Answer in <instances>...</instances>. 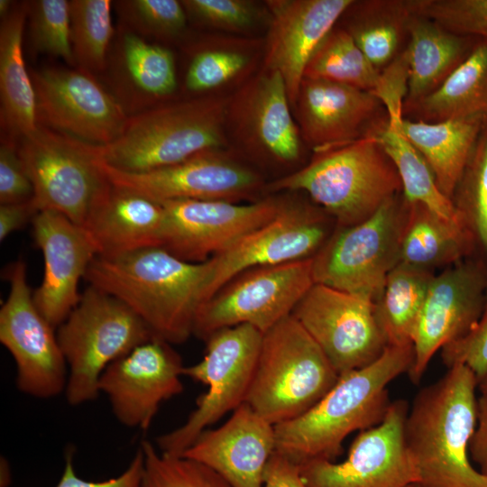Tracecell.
I'll use <instances>...</instances> for the list:
<instances>
[{"label": "cell", "mask_w": 487, "mask_h": 487, "mask_svg": "<svg viewBox=\"0 0 487 487\" xmlns=\"http://www.w3.org/2000/svg\"><path fill=\"white\" fill-rule=\"evenodd\" d=\"M208 272V260L189 262L162 247H147L97 255L85 280L126 304L156 337L176 345L194 334L207 302Z\"/></svg>", "instance_id": "6da1fadb"}, {"label": "cell", "mask_w": 487, "mask_h": 487, "mask_svg": "<svg viewBox=\"0 0 487 487\" xmlns=\"http://www.w3.org/2000/svg\"><path fill=\"white\" fill-rule=\"evenodd\" d=\"M422 388L409 409L405 441L418 487H487V476L470 461L477 424L478 381L463 364L447 368Z\"/></svg>", "instance_id": "7a4b0ae2"}, {"label": "cell", "mask_w": 487, "mask_h": 487, "mask_svg": "<svg viewBox=\"0 0 487 487\" xmlns=\"http://www.w3.org/2000/svg\"><path fill=\"white\" fill-rule=\"evenodd\" d=\"M413 360V345H388L373 363L340 376L311 409L274 426L276 450L299 465L317 459L334 461L351 433L382 421L391 404L387 386L408 372Z\"/></svg>", "instance_id": "3957f363"}, {"label": "cell", "mask_w": 487, "mask_h": 487, "mask_svg": "<svg viewBox=\"0 0 487 487\" xmlns=\"http://www.w3.org/2000/svg\"><path fill=\"white\" fill-rule=\"evenodd\" d=\"M270 192H305L338 228L359 224L402 193L398 171L367 135L318 152L302 168L265 185Z\"/></svg>", "instance_id": "277c9868"}, {"label": "cell", "mask_w": 487, "mask_h": 487, "mask_svg": "<svg viewBox=\"0 0 487 487\" xmlns=\"http://www.w3.org/2000/svg\"><path fill=\"white\" fill-rule=\"evenodd\" d=\"M226 106L220 97L204 96L128 116L115 140L95 145L96 157L114 169L139 173L174 165L205 151L219 150L226 142Z\"/></svg>", "instance_id": "5b68a950"}, {"label": "cell", "mask_w": 487, "mask_h": 487, "mask_svg": "<svg viewBox=\"0 0 487 487\" xmlns=\"http://www.w3.org/2000/svg\"><path fill=\"white\" fill-rule=\"evenodd\" d=\"M338 379L323 351L290 315L262 335L245 402L275 426L304 414Z\"/></svg>", "instance_id": "8992f818"}, {"label": "cell", "mask_w": 487, "mask_h": 487, "mask_svg": "<svg viewBox=\"0 0 487 487\" xmlns=\"http://www.w3.org/2000/svg\"><path fill=\"white\" fill-rule=\"evenodd\" d=\"M56 334L69 366L65 392L72 406L96 400L104 371L155 336L126 304L92 285Z\"/></svg>", "instance_id": "52a82bcc"}, {"label": "cell", "mask_w": 487, "mask_h": 487, "mask_svg": "<svg viewBox=\"0 0 487 487\" xmlns=\"http://www.w3.org/2000/svg\"><path fill=\"white\" fill-rule=\"evenodd\" d=\"M407 201L402 193L366 220L338 228L312 257L315 283L369 299L379 298L400 262Z\"/></svg>", "instance_id": "ba28073f"}, {"label": "cell", "mask_w": 487, "mask_h": 487, "mask_svg": "<svg viewBox=\"0 0 487 487\" xmlns=\"http://www.w3.org/2000/svg\"><path fill=\"white\" fill-rule=\"evenodd\" d=\"M262 335L243 324L217 330L205 339L203 359L184 367L183 375L206 385L207 391L198 398L183 425L158 437L161 452L181 455L207 427L245 402Z\"/></svg>", "instance_id": "9c48e42d"}, {"label": "cell", "mask_w": 487, "mask_h": 487, "mask_svg": "<svg viewBox=\"0 0 487 487\" xmlns=\"http://www.w3.org/2000/svg\"><path fill=\"white\" fill-rule=\"evenodd\" d=\"M18 152L33 187L35 207L56 211L83 226L111 185L95 145L39 124L21 139Z\"/></svg>", "instance_id": "30bf717a"}, {"label": "cell", "mask_w": 487, "mask_h": 487, "mask_svg": "<svg viewBox=\"0 0 487 487\" xmlns=\"http://www.w3.org/2000/svg\"><path fill=\"white\" fill-rule=\"evenodd\" d=\"M315 283L312 258L249 269L220 288L200 308L194 335L250 325L264 334L290 316Z\"/></svg>", "instance_id": "8fae6325"}, {"label": "cell", "mask_w": 487, "mask_h": 487, "mask_svg": "<svg viewBox=\"0 0 487 487\" xmlns=\"http://www.w3.org/2000/svg\"><path fill=\"white\" fill-rule=\"evenodd\" d=\"M5 279L10 289L0 308V342L15 362L16 386L32 397H56L66 390L68 374L55 328L34 304L26 263H11Z\"/></svg>", "instance_id": "7c38bea8"}, {"label": "cell", "mask_w": 487, "mask_h": 487, "mask_svg": "<svg viewBox=\"0 0 487 487\" xmlns=\"http://www.w3.org/2000/svg\"><path fill=\"white\" fill-rule=\"evenodd\" d=\"M291 316L339 377L373 363L388 346L372 301L324 284L314 283Z\"/></svg>", "instance_id": "4fadbf2b"}, {"label": "cell", "mask_w": 487, "mask_h": 487, "mask_svg": "<svg viewBox=\"0 0 487 487\" xmlns=\"http://www.w3.org/2000/svg\"><path fill=\"white\" fill-rule=\"evenodd\" d=\"M329 220L319 207L281 198L271 220L208 260L207 301L244 271L312 258L332 234Z\"/></svg>", "instance_id": "5bb4252c"}, {"label": "cell", "mask_w": 487, "mask_h": 487, "mask_svg": "<svg viewBox=\"0 0 487 487\" xmlns=\"http://www.w3.org/2000/svg\"><path fill=\"white\" fill-rule=\"evenodd\" d=\"M409 405L391 402L382 421L360 431L341 463L317 459L299 464L308 487H406L418 475L405 441Z\"/></svg>", "instance_id": "9a60e30c"}, {"label": "cell", "mask_w": 487, "mask_h": 487, "mask_svg": "<svg viewBox=\"0 0 487 487\" xmlns=\"http://www.w3.org/2000/svg\"><path fill=\"white\" fill-rule=\"evenodd\" d=\"M38 123L85 142L103 146L123 132L122 105L82 69L46 67L31 73Z\"/></svg>", "instance_id": "2e32d148"}, {"label": "cell", "mask_w": 487, "mask_h": 487, "mask_svg": "<svg viewBox=\"0 0 487 487\" xmlns=\"http://www.w3.org/2000/svg\"><path fill=\"white\" fill-rule=\"evenodd\" d=\"M220 150L205 151L174 165L139 173L121 171L97 159L111 184L159 203L171 200L240 203L265 188L256 171Z\"/></svg>", "instance_id": "e0dca14e"}, {"label": "cell", "mask_w": 487, "mask_h": 487, "mask_svg": "<svg viewBox=\"0 0 487 487\" xmlns=\"http://www.w3.org/2000/svg\"><path fill=\"white\" fill-rule=\"evenodd\" d=\"M487 268L471 256L433 276L412 339L414 360L408 373L417 384L435 354L465 335L482 310Z\"/></svg>", "instance_id": "ac0fdd59"}, {"label": "cell", "mask_w": 487, "mask_h": 487, "mask_svg": "<svg viewBox=\"0 0 487 487\" xmlns=\"http://www.w3.org/2000/svg\"><path fill=\"white\" fill-rule=\"evenodd\" d=\"M281 198L250 203L223 200L161 202L166 213L161 247L189 262H204L271 220Z\"/></svg>", "instance_id": "d6986e66"}, {"label": "cell", "mask_w": 487, "mask_h": 487, "mask_svg": "<svg viewBox=\"0 0 487 487\" xmlns=\"http://www.w3.org/2000/svg\"><path fill=\"white\" fill-rule=\"evenodd\" d=\"M184 367L171 345L154 336L112 363L98 389L108 397L121 424L146 430L160 405L183 391Z\"/></svg>", "instance_id": "ffe728a7"}, {"label": "cell", "mask_w": 487, "mask_h": 487, "mask_svg": "<svg viewBox=\"0 0 487 487\" xmlns=\"http://www.w3.org/2000/svg\"><path fill=\"white\" fill-rule=\"evenodd\" d=\"M280 74L262 70L226 106V125L248 152L281 165L298 161L302 137Z\"/></svg>", "instance_id": "44dd1931"}, {"label": "cell", "mask_w": 487, "mask_h": 487, "mask_svg": "<svg viewBox=\"0 0 487 487\" xmlns=\"http://www.w3.org/2000/svg\"><path fill=\"white\" fill-rule=\"evenodd\" d=\"M32 224L44 261L42 280L32 299L41 314L56 328L79 301V280L85 279L97 250L82 226L56 211H39Z\"/></svg>", "instance_id": "7402d4cb"}, {"label": "cell", "mask_w": 487, "mask_h": 487, "mask_svg": "<svg viewBox=\"0 0 487 487\" xmlns=\"http://www.w3.org/2000/svg\"><path fill=\"white\" fill-rule=\"evenodd\" d=\"M354 0H269L264 70L282 77L294 108L306 67Z\"/></svg>", "instance_id": "603a6c76"}, {"label": "cell", "mask_w": 487, "mask_h": 487, "mask_svg": "<svg viewBox=\"0 0 487 487\" xmlns=\"http://www.w3.org/2000/svg\"><path fill=\"white\" fill-rule=\"evenodd\" d=\"M293 109L302 140L314 152L367 136L388 118L372 92L308 78L301 81Z\"/></svg>", "instance_id": "cb8c5ba5"}, {"label": "cell", "mask_w": 487, "mask_h": 487, "mask_svg": "<svg viewBox=\"0 0 487 487\" xmlns=\"http://www.w3.org/2000/svg\"><path fill=\"white\" fill-rule=\"evenodd\" d=\"M275 450L274 426L244 402L221 427L202 432L181 455L207 466L231 487H263Z\"/></svg>", "instance_id": "d4e9b609"}, {"label": "cell", "mask_w": 487, "mask_h": 487, "mask_svg": "<svg viewBox=\"0 0 487 487\" xmlns=\"http://www.w3.org/2000/svg\"><path fill=\"white\" fill-rule=\"evenodd\" d=\"M166 213L162 204L110 185L83 228L97 255L114 256L147 247H161Z\"/></svg>", "instance_id": "484cf974"}, {"label": "cell", "mask_w": 487, "mask_h": 487, "mask_svg": "<svg viewBox=\"0 0 487 487\" xmlns=\"http://www.w3.org/2000/svg\"><path fill=\"white\" fill-rule=\"evenodd\" d=\"M27 2L14 5L1 19L0 100L5 137L22 139L39 127L36 95L23 52Z\"/></svg>", "instance_id": "4316f807"}, {"label": "cell", "mask_w": 487, "mask_h": 487, "mask_svg": "<svg viewBox=\"0 0 487 487\" xmlns=\"http://www.w3.org/2000/svg\"><path fill=\"white\" fill-rule=\"evenodd\" d=\"M408 93L404 104L436 90L468 56L478 38L454 33L433 20L411 14L408 22Z\"/></svg>", "instance_id": "83f0119b"}, {"label": "cell", "mask_w": 487, "mask_h": 487, "mask_svg": "<svg viewBox=\"0 0 487 487\" xmlns=\"http://www.w3.org/2000/svg\"><path fill=\"white\" fill-rule=\"evenodd\" d=\"M486 117L487 114L436 123L404 117L401 121L402 133L424 157L439 189L450 199Z\"/></svg>", "instance_id": "f1b7e54d"}, {"label": "cell", "mask_w": 487, "mask_h": 487, "mask_svg": "<svg viewBox=\"0 0 487 487\" xmlns=\"http://www.w3.org/2000/svg\"><path fill=\"white\" fill-rule=\"evenodd\" d=\"M487 114V40L477 39L468 56L433 92L403 104L402 115L427 123Z\"/></svg>", "instance_id": "f546056e"}, {"label": "cell", "mask_w": 487, "mask_h": 487, "mask_svg": "<svg viewBox=\"0 0 487 487\" xmlns=\"http://www.w3.org/2000/svg\"><path fill=\"white\" fill-rule=\"evenodd\" d=\"M473 253L472 239L461 221L447 220L423 204L407 201L400 263L436 273Z\"/></svg>", "instance_id": "4dcf8cb0"}, {"label": "cell", "mask_w": 487, "mask_h": 487, "mask_svg": "<svg viewBox=\"0 0 487 487\" xmlns=\"http://www.w3.org/2000/svg\"><path fill=\"white\" fill-rule=\"evenodd\" d=\"M403 117H388L372 135L394 164L402 185V195L410 203H420L450 221H461L453 201L439 189L429 165L400 129Z\"/></svg>", "instance_id": "1f68e13d"}, {"label": "cell", "mask_w": 487, "mask_h": 487, "mask_svg": "<svg viewBox=\"0 0 487 487\" xmlns=\"http://www.w3.org/2000/svg\"><path fill=\"white\" fill-rule=\"evenodd\" d=\"M345 28L372 66L382 71L398 51L411 15L409 0L354 1Z\"/></svg>", "instance_id": "d6a6232c"}, {"label": "cell", "mask_w": 487, "mask_h": 487, "mask_svg": "<svg viewBox=\"0 0 487 487\" xmlns=\"http://www.w3.org/2000/svg\"><path fill=\"white\" fill-rule=\"evenodd\" d=\"M435 273L399 263L374 302L379 326L389 346H409Z\"/></svg>", "instance_id": "836d02e7"}, {"label": "cell", "mask_w": 487, "mask_h": 487, "mask_svg": "<svg viewBox=\"0 0 487 487\" xmlns=\"http://www.w3.org/2000/svg\"><path fill=\"white\" fill-rule=\"evenodd\" d=\"M377 70L345 28H334L310 58L304 78L336 82L372 92Z\"/></svg>", "instance_id": "e575fe53"}, {"label": "cell", "mask_w": 487, "mask_h": 487, "mask_svg": "<svg viewBox=\"0 0 487 487\" xmlns=\"http://www.w3.org/2000/svg\"><path fill=\"white\" fill-rule=\"evenodd\" d=\"M451 199L472 239L473 257L487 268V117Z\"/></svg>", "instance_id": "d590c367"}, {"label": "cell", "mask_w": 487, "mask_h": 487, "mask_svg": "<svg viewBox=\"0 0 487 487\" xmlns=\"http://www.w3.org/2000/svg\"><path fill=\"white\" fill-rule=\"evenodd\" d=\"M110 0L69 1L70 41L75 64L90 73L105 69L114 33Z\"/></svg>", "instance_id": "8d00e7d4"}, {"label": "cell", "mask_w": 487, "mask_h": 487, "mask_svg": "<svg viewBox=\"0 0 487 487\" xmlns=\"http://www.w3.org/2000/svg\"><path fill=\"white\" fill-rule=\"evenodd\" d=\"M121 60L129 80L140 93L161 98L175 92L176 66L169 49L128 31L122 38Z\"/></svg>", "instance_id": "74e56055"}, {"label": "cell", "mask_w": 487, "mask_h": 487, "mask_svg": "<svg viewBox=\"0 0 487 487\" xmlns=\"http://www.w3.org/2000/svg\"><path fill=\"white\" fill-rule=\"evenodd\" d=\"M144 454L142 487H231L207 466L182 455L158 452L142 440Z\"/></svg>", "instance_id": "f35d334b"}, {"label": "cell", "mask_w": 487, "mask_h": 487, "mask_svg": "<svg viewBox=\"0 0 487 487\" xmlns=\"http://www.w3.org/2000/svg\"><path fill=\"white\" fill-rule=\"evenodd\" d=\"M27 19L34 51L76 65L70 41L69 1H27Z\"/></svg>", "instance_id": "ab89813d"}, {"label": "cell", "mask_w": 487, "mask_h": 487, "mask_svg": "<svg viewBox=\"0 0 487 487\" xmlns=\"http://www.w3.org/2000/svg\"><path fill=\"white\" fill-rule=\"evenodd\" d=\"M121 18L136 34L174 38L186 27L187 13L177 0H126L116 2Z\"/></svg>", "instance_id": "60d3db41"}, {"label": "cell", "mask_w": 487, "mask_h": 487, "mask_svg": "<svg viewBox=\"0 0 487 487\" xmlns=\"http://www.w3.org/2000/svg\"><path fill=\"white\" fill-rule=\"evenodd\" d=\"M409 5L454 33L487 40V0H409Z\"/></svg>", "instance_id": "b9f144b4"}, {"label": "cell", "mask_w": 487, "mask_h": 487, "mask_svg": "<svg viewBox=\"0 0 487 487\" xmlns=\"http://www.w3.org/2000/svg\"><path fill=\"white\" fill-rule=\"evenodd\" d=\"M249 62L248 54L237 49H202L189 62L185 77L186 87L195 94L217 88L240 75Z\"/></svg>", "instance_id": "7bdbcfd3"}, {"label": "cell", "mask_w": 487, "mask_h": 487, "mask_svg": "<svg viewBox=\"0 0 487 487\" xmlns=\"http://www.w3.org/2000/svg\"><path fill=\"white\" fill-rule=\"evenodd\" d=\"M181 3L187 15L198 22L231 32L250 30L265 16L257 4L248 0H185Z\"/></svg>", "instance_id": "ee69618b"}, {"label": "cell", "mask_w": 487, "mask_h": 487, "mask_svg": "<svg viewBox=\"0 0 487 487\" xmlns=\"http://www.w3.org/2000/svg\"><path fill=\"white\" fill-rule=\"evenodd\" d=\"M441 356L447 368L455 364L469 368L478 382L487 376V290L475 325L465 335L444 346Z\"/></svg>", "instance_id": "f6af8a7d"}, {"label": "cell", "mask_w": 487, "mask_h": 487, "mask_svg": "<svg viewBox=\"0 0 487 487\" xmlns=\"http://www.w3.org/2000/svg\"><path fill=\"white\" fill-rule=\"evenodd\" d=\"M33 187L14 140L5 137L0 146V203L31 201Z\"/></svg>", "instance_id": "bcb514c9"}, {"label": "cell", "mask_w": 487, "mask_h": 487, "mask_svg": "<svg viewBox=\"0 0 487 487\" xmlns=\"http://www.w3.org/2000/svg\"><path fill=\"white\" fill-rule=\"evenodd\" d=\"M409 61L404 50L381 71L372 92L382 104L388 117H403L402 107L408 93Z\"/></svg>", "instance_id": "7dc6e473"}, {"label": "cell", "mask_w": 487, "mask_h": 487, "mask_svg": "<svg viewBox=\"0 0 487 487\" xmlns=\"http://www.w3.org/2000/svg\"><path fill=\"white\" fill-rule=\"evenodd\" d=\"M143 470L144 454L140 446L129 466L120 475L101 482L87 481L75 473L72 452H69L63 473L56 487H142Z\"/></svg>", "instance_id": "c3c4849f"}, {"label": "cell", "mask_w": 487, "mask_h": 487, "mask_svg": "<svg viewBox=\"0 0 487 487\" xmlns=\"http://www.w3.org/2000/svg\"><path fill=\"white\" fill-rule=\"evenodd\" d=\"M263 487H308L303 481L299 464L275 450L264 472Z\"/></svg>", "instance_id": "681fc988"}, {"label": "cell", "mask_w": 487, "mask_h": 487, "mask_svg": "<svg viewBox=\"0 0 487 487\" xmlns=\"http://www.w3.org/2000/svg\"><path fill=\"white\" fill-rule=\"evenodd\" d=\"M39 210L32 200L0 205V241L32 222Z\"/></svg>", "instance_id": "f907efd6"}, {"label": "cell", "mask_w": 487, "mask_h": 487, "mask_svg": "<svg viewBox=\"0 0 487 487\" xmlns=\"http://www.w3.org/2000/svg\"><path fill=\"white\" fill-rule=\"evenodd\" d=\"M469 455L478 470L487 476V395L477 400V424L470 441Z\"/></svg>", "instance_id": "816d5d0a"}, {"label": "cell", "mask_w": 487, "mask_h": 487, "mask_svg": "<svg viewBox=\"0 0 487 487\" xmlns=\"http://www.w3.org/2000/svg\"><path fill=\"white\" fill-rule=\"evenodd\" d=\"M11 482V472L5 459H1V487H7Z\"/></svg>", "instance_id": "f5cc1de1"}, {"label": "cell", "mask_w": 487, "mask_h": 487, "mask_svg": "<svg viewBox=\"0 0 487 487\" xmlns=\"http://www.w3.org/2000/svg\"><path fill=\"white\" fill-rule=\"evenodd\" d=\"M14 4L9 0H0V15L1 19L5 17L13 9Z\"/></svg>", "instance_id": "db71d44e"}, {"label": "cell", "mask_w": 487, "mask_h": 487, "mask_svg": "<svg viewBox=\"0 0 487 487\" xmlns=\"http://www.w3.org/2000/svg\"><path fill=\"white\" fill-rule=\"evenodd\" d=\"M478 388L481 394L487 395V376L478 382Z\"/></svg>", "instance_id": "11a10c76"}, {"label": "cell", "mask_w": 487, "mask_h": 487, "mask_svg": "<svg viewBox=\"0 0 487 487\" xmlns=\"http://www.w3.org/2000/svg\"><path fill=\"white\" fill-rule=\"evenodd\" d=\"M406 487H418V486L417 485V483H411Z\"/></svg>", "instance_id": "9f6ffc18"}]
</instances>
